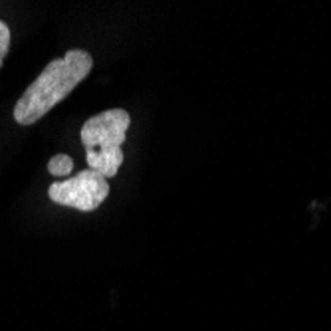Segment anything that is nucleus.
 I'll list each match as a JSON object with an SVG mask.
<instances>
[{
	"mask_svg": "<svg viewBox=\"0 0 331 331\" xmlns=\"http://www.w3.org/2000/svg\"><path fill=\"white\" fill-rule=\"evenodd\" d=\"M10 50V28L6 26V22L0 20V67H2V62L6 58Z\"/></svg>",
	"mask_w": 331,
	"mask_h": 331,
	"instance_id": "39448f33",
	"label": "nucleus"
},
{
	"mask_svg": "<svg viewBox=\"0 0 331 331\" xmlns=\"http://www.w3.org/2000/svg\"><path fill=\"white\" fill-rule=\"evenodd\" d=\"M71 169H73V159H71L69 155H64V153L54 155V157L48 161V173H50L52 177L64 179V177H67V175L71 173Z\"/></svg>",
	"mask_w": 331,
	"mask_h": 331,
	"instance_id": "20e7f679",
	"label": "nucleus"
},
{
	"mask_svg": "<svg viewBox=\"0 0 331 331\" xmlns=\"http://www.w3.org/2000/svg\"><path fill=\"white\" fill-rule=\"evenodd\" d=\"M131 115L125 109H107L89 117L79 131L85 147L87 165L107 181L113 179L123 165L121 145L127 139Z\"/></svg>",
	"mask_w": 331,
	"mask_h": 331,
	"instance_id": "f03ea898",
	"label": "nucleus"
},
{
	"mask_svg": "<svg viewBox=\"0 0 331 331\" xmlns=\"http://www.w3.org/2000/svg\"><path fill=\"white\" fill-rule=\"evenodd\" d=\"M93 58L85 50H69L64 58L50 62L42 73L26 87L24 95L14 105V119L20 125L40 121L52 107L64 101L67 95L89 75Z\"/></svg>",
	"mask_w": 331,
	"mask_h": 331,
	"instance_id": "f257e3e1",
	"label": "nucleus"
},
{
	"mask_svg": "<svg viewBox=\"0 0 331 331\" xmlns=\"http://www.w3.org/2000/svg\"><path fill=\"white\" fill-rule=\"evenodd\" d=\"M48 197L56 204L75 208L79 212H91L109 197V183L99 173L85 169L66 181L52 183Z\"/></svg>",
	"mask_w": 331,
	"mask_h": 331,
	"instance_id": "7ed1b4c3",
	"label": "nucleus"
}]
</instances>
